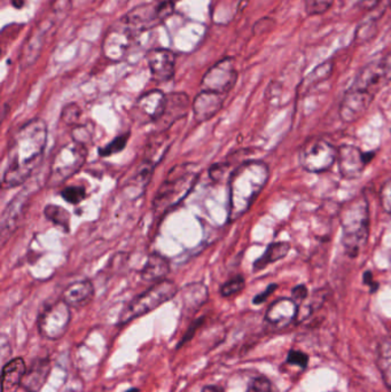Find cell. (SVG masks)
Here are the masks:
<instances>
[{
  "label": "cell",
  "mask_w": 391,
  "mask_h": 392,
  "mask_svg": "<svg viewBox=\"0 0 391 392\" xmlns=\"http://www.w3.org/2000/svg\"><path fill=\"white\" fill-rule=\"evenodd\" d=\"M95 296V288L90 280H78L64 289L62 300L70 307L81 309L86 307Z\"/></svg>",
  "instance_id": "obj_20"
},
{
  "label": "cell",
  "mask_w": 391,
  "mask_h": 392,
  "mask_svg": "<svg viewBox=\"0 0 391 392\" xmlns=\"http://www.w3.org/2000/svg\"><path fill=\"white\" fill-rule=\"evenodd\" d=\"M151 76L158 83L167 82L174 76L176 54L167 48H153L146 55Z\"/></svg>",
  "instance_id": "obj_15"
},
{
  "label": "cell",
  "mask_w": 391,
  "mask_h": 392,
  "mask_svg": "<svg viewBox=\"0 0 391 392\" xmlns=\"http://www.w3.org/2000/svg\"><path fill=\"white\" fill-rule=\"evenodd\" d=\"M378 368L381 370L382 377L391 392V337L383 340L380 343L378 352Z\"/></svg>",
  "instance_id": "obj_27"
},
{
  "label": "cell",
  "mask_w": 391,
  "mask_h": 392,
  "mask_svg": "<svg viewBox=\"0 0 391 392\" xmlns=\"http://www.w3.org/2000/svg\"><path fill=\"white\" fill-rule=\"evenodd\" d=\"M170 273V264L165 257L160 253H151L145 265L142 267V280L149 282L163 281L167 278V275Z\"/></svg>",
  "instance_id": "obj_21"
},
{
  "label": "cell",
  "mask_w": 391,
  "mask_h": 392,
  "mask_svg": "<svg viewBox=\"0 0 391 392\" xmlns=\"http://www.w3.org/2000/svg\"><path fill=\"white\" fill-rule=\"evenodd\" d=\"M27 367L22 358L8 361L3 370V392H15L22 384Z\"/></svg>",
  "instance_id": "obj_23"
},
{
  "label": "cell",
  "mask_w": 391,
  "mask_h": 392,
  "mask_svg": "<svg viewBox=\"0 0 391 392\" xmlns=\"http://www.w3.org/2000/svg\"><path fill=\"white\" fill-rule=\"evenodd\" d=\"M61 196L63 200L70 204H79L82 202L83 200L86 197L85 187L83 186H69L66 187L64 190L61 192Z\"/></svg>",
  "instance_id": "obj_33"
},
{
  "label": "cell",
  "mask_w": 391,
  "mask_h": 392,
  "mask_svg": "<svg viewBox=\"0 0 391 392\" xmlns=\"http://www.w3.org/2000/svg\"><path fill=\"white\" fill-rule=\"evenodd\" d=\"M165 98L167 94H164L160 90H151L144 93L137 100L136 105L133 106L131 118L140 125L156 123L163 111Z\"/></svg>",
  "instance_id": "obj_13"
},
{
  "label": "cell",
  "mask_w": 391,
  "mask_h": 392,
  "mask_svg": "<svg viewBox=\"0 0 391 392\" xmlns=\"http://www.w3.org/2000/svg\"><path fill=\"white\" fill-rule=\"evenodd\" d=\"M88 158L86 146L71 141L62 146L54 155L50 163L46 186L50 188L59 187L77 174Z\"/></svg>",
  "instance_id": "obj_6"
},
{
  "label": "cell",
  "mask_w": 391,
  "mask_h": 392,
  "mask_svg": "<svg viewBox=\"0 0 391 392\" xmlns=\"http://www.w3.org/2000/svg\"><path fill=\"white\" fill-rule=\"evenodd\" d=\"M287 361L291 365L306 367V365L309 363V357L301 351H290L288 354Z\"/></svg>",
  "instance_id": "obj_39"
},
{
  "label": "cell",
  "mask_w": 391,
  "mask_h": 392,
  "mask_svg": "<svg viewBox=\"0 0 391 392\" xmlns=\"http://www.w3.org/2000/svg\"><path fill=\"white\" fill-rule=\"evenodd\" d=\"M199 179L198 167L193 163L176 165L169 171L158 193L155 194L153 208L158 215H164L186 199Z\"/></svg>",
  "instance_id": "obj_4"
},
{
  "label": "cell",
  "mask_w": 391,
  "mask_h": 392,
  "mask_svg": "<svg viewBox=\"0 0 391 392\" xmlns=\"http://www.w3.org/2000/svg\"><path fill=\"white\" fill-rule=\"evenodd\" d=\"M277 285H270L268 286V288H266V289H265L264 291H263V293H261V294L257 295V296H255V298H254V304H261L263 303V302L266 301V298H268V296H270V295L273 294V291L275 290V289H277Z\"/></svg>",
  "instance_id": "obj_41"
},
{
  "label": "cell",
  "mask_w": 391,
  "mask_h": 392,
  "mask_svg": "<svg viewBox=\"0 0 391 392\" xmlns=\"http://www.w3.org/2000/svg\"><path fill=\"white\" fill-rule=\"evenodd\" d=\"M73 139L76 143L86 146L92 139L91 131L88 130L85 127H77L73 130Z\"/></svg>",
  "instance_id": "obj_38"
},
{
  "label": "cell",
  "mask_w": 391,
  "mask_h": 392,
  "mask_svg": "<svg viewBox=\"0 0 391 392\" xmlns=\"http://www.w3.org/2000/svg\"><path fill=\"white\" fill-rule=\"evenodd\" d=\"M245 286H246L245 278L242 275H237V276L230 279L228 281L225 282L224 285L221 286V296L223 298H231L233 295H237L238 293L243 290Z\"/></svg>",
  "instance_id": "obj_31"
},
{
  "label": "cell",
  "mask_w": 391,
  "mask_h": 392,
  "mask_svg": "<svg viewBox=\"0 0 391 392\" xmlns=\"http://www.w3.org/2000/svg\"><path fill=\"white\" fill-rule=\"evenodd\" d=\"M46 145L48 125L41 118L29 120L13 134L3 174L4 188H14L28 181L41 165Z\"/></svg>",
  "instance_id": "obj_1"
},
{
  "label": "cell",
  "mask_w": 391,
  "mask_h": 392,
  "mask_svg": "<svg viewBox=\"0 0 391 392\" xmlns=\"http://www.w3.org/2000/svg\"><path fill=\"white\" fill-rule=\"evenodd\" d=\"M81 114H82V111H81L78 105L68 104V105L63 107L62 111H61V120L67 125H76V124L78 123Z\"/></svg>",
  "instance_id": "obj_35"
},
{
  "label": "cell",
  "mask_w": 391,
  "mask_h": 392,
  "mask_svg": "<svg viewBox=\"0 0 391 392\" xmlns=\"http://www.w3.org/2000/svg\"><path fill=\"white\" fill-rule=\"evenodd\" d=\"M50 370L48 360H38L30 367V370H27L22 382L23 389L28 392L39 391L48 379Z\"/></svg>",
  "instance_id": "obj_24"
},
{
  "label": "cell",
  "mask_w": 391,
  "mask_h": 392,
  "mask_svg": "<svg viewBox=\"0 0 391 392\" xmlns=\"http://www.w3.org/2000/svg\"><path fill=\"white\" fill-rule=\"evenodd\" d=\"M338 148L325 139L309 140L299 152L301 167L310 174H322L335 164Z\"/></svg>",
  "instance_id": "obj_9"
},
{
  "label": "cell",
  "mask_w": 391,
  "mask_h": 392,
  "mask_svg": "<svg viewBox=\"0 0 391 392\" xmlns=\"http://www.w3.org/2000/svg\"><path fill=\"white\" fill-rule=\"evenodd\" d=\"M171 143L172 141L167 131H155L154 133H151L146 146L145 160L156 167L170 148Z\"/></svg>",
  "instance_id": "obj_22"
},
{
  "label": "cell",
  "mask_w": 391,
  "mask_h": 392,
  "mask_svg": "<svg viewBox=\"0 0 391 392\" xmlns=\"http://www.w3.org/2000/svg\"><path fill=\"white\" fill-rule=\"evenodd\" d=\"M11 1H12V5L15 8H21L25 5V0H11Z\"/></svg>",
  "instance_id": "obj_44"
},
{
  "label": "cell",
  "mask_w": 391,
  "mask_h": 392,
  "mask_svg": "<svg viewBox=\"0 0 391 392\" xmlns=\"http://www.w3.org/2000/svg\"><path fill=\"white\" fill-rule=\"evenodd\" d=\"M177 0H155L154 3L142 4L124 16L121 23L126 31L136 37L142 32L161 24L174 13Z\"/></svg>",
  "instance_id": "obj_5"
},
{
  "label": "cell",
  "mask_w": 391,
  "mask_h": 392,
  "mask_svg": "<svg viewBox=\"0 0 391 392\" xmlns=\"http://www.w3.org/2000/svg\"><path fill=\"white\" fill-rule=\"evenodd\" d=\"M44 215L48 220L66 232L70 230V214L64 208L55 204H48L44 208Z\"/></svg>",
  "instance_id": "obj_29"
},
{
  "label": "cell",
  "mask_w": 391,
  "mask_h": 392,
  "mask_svg": "<svg viewBox=\"0 0 391 392\" xmlns=\"http://www.w3.org/2000/svg\"><path fill=\"white\" fill-rule=\"evenodd\" d=\"M201 392H224V390L221 389V386H207L202 389Z\"/></svg>",
  "instance_id": "obj_43"
},
{
  "label": "cell",
  "mask_w": 391,
  "mask_h": 392,
  "mask_svg": "<svg viewBox=\"0 0 391 392\" xmlns=\"http://www.w3.org/2000/svg\"><path fill=\"white\" fill-rule=\"evenodd\" d=\"M270 179L263 161H247L232 172L228 194V222H235L252 208Z\"/></svg>",
  "instance_id": "obj_2"
},
{
  "label": "cell",
  "mask_w": 391,
  "mask_h": 392,
  "mask_svg": "<svg viewBox=\"0 0 391 392\" xmlns=\"http://www.w3.org/2000/svg\"><path fill=\"white\" fill-rule=\"evenodd\" d=\"M380 204L385 214L391 216V178L385 181L380 190Z\"/></svg>",
  "instance_id": "obj_36"
},
{
  "label": "cell",
  "mask_w": 391,
  "mask_h": 392,
  "mask_svg": "<svg viewBox=\"0 0 391 392\" xmlns=\"http://www.w3.org/2000/svg\"><path fill=\"white\" fill-rule=\"evenodd\" d=\"M308 298V288L304 285L296 286L291 291V298L297 304L304 301Z\"/></svg>",
  "instance_id": "obj_40"
},
{
  "label": "cell",
  "mask_w": 391,
  "mask_h": 392,
  "mask_svg": "<svg viewBox=\"0 0 391 392\" xmlns=\"http://www.w3.org/2000/svg\"><path fill=\"white\" fill-rule=\"evenodd\" d=\"M378 1H380V0H365V1H364V3L365 4H369V6H374V5H376V4H378Z\"/></svg>",
  "instance_id": "obj_45"
},
{
  "label": "cell",
  "mask_w": 391,
  "mask_h": 392,
  "mask_svg": "<svg viewBox=\"0 0 391 392\" xmlns=\"http://www.w3.org/2000/svg\"><path fill=\"white\" fill-rule=\"evenodd\" d=\"M340 224L344 251L350 258H356L365 249L369 237L371 216L365 196H357L342 206Z\"/></svg>",
  "instance_id": "obj_3"
},
{
  "label": "cell",
  "mask_w": 391,
  "mask_h": 392,
  "mask_svg": "<svg viewBox=\"0 0 391 392\" xmlns=\"http://www.w3.org/2000/svg\"><path fill=\"white\" fill-rule=\"evenodd\" d=\"M373 100L374 99L369 98L360 92L348 89L338 109L341 120L343 123H355L365 114L369 106L372 105Z\"/></svg>",
  "instance_id": "obj_16"
},
{
  "label": "cell",
  "mask_w": 391,
  "mask_h": 392,
  "mask_svg": "<svg viewBox=\"0 0 391 392\" xmlns=\"http://www.w3.org/2000/svg\"><path fill=\"white\" fill-rule=\"evenodd\" d=\"M188 95L184 92H172L167 94L163 111L156 120V131H167L176 122L186 116L191 108Z\"/></svg>",
  "instance_id": "obj_14"
},
{
  "label": "cell",
  "mask_w": 391,
  "mask_h": 392,
  "mask_svg": "<svg viewBox=\"0 0 391 392\" xmlns=\"http://www.w3.org/2000/svg\"><path fill=\"white\" fill-rule=\"evenodd\" d=\"M28 190H23L21 193L14 197V199L8 203L6 209L4 210L3 216H1V241L3 244L6 242L7 239L15 232L16 228L19 226L25 210L27 208V200H28L29 194L27 193Z\"/></svg>",
  "instance_id": "obj_17"
},
{
  "label": "cell",
  "mask_w": 391,
  "mask_h": 392,
  "mask_svg": "<svg viewBox=\"0 0 391 392\" xmlns=\"http://www.w3.org/2000/svg\"><path fill=\"white\" fill-rule=\"evenodd\" d=\"M363 280L364 284H365L366 286H369V288H371V291H376V289H378V282L374 281V279H373V274L372 273L369 272V271L364 273Z\"/></svg>",
  "instance_id": "obj_42"
},
{
  "label": "cell",
  "mask_w": 391,
  "mask_h": 392,
  "mask_svg": "<svg viewBox=\"0 0 391 392\" xmlns=\"http://www.w3.org/2000/svg\"><path fill=\"white\" fill-rule=\"evenodd\" d=\"M208 289L202 282H193L183 289L184 309L189 312H196L208 301Z\"/></svg>",
  "instance_id": "obj_26"
},
{
  "label": "cell",
  "mask_w": 391,
  "mask_h": 392,
  "mask_svg": "<svg viewBox=\"0 0 391 392\" xmlns=\"http://www.w3.org/2000/svg\"><path fill=\"white\" fill-rule=\"evenodd\" d=\"M70 307L66 302L50 304L39 316L38 329L44 339L60 340L69 327Z\"/></svg>",
  "instance_id": "obj_10"
},
{
  "label": "cell",
  "mask_w": 391,
  "mask_h": 392,
  "mask_svg": "<svg viewBox=\"0 0 391 392\" xmlns=\"http://www.w3.org/2000/svg\"><path fill=\"white\" fill-rule=\"evenodd\" d=\"M178 287L174 281L163 280L156 282L149 290L133 298L121 314L120 323H130L139 316H145L155 309L161 307L162 304L167 303L176 296Z\"/></svg>",
  "instance_id": "obj_7"
},
{
  "label": "cell",
  "mask_w": 391,
  "mask_h": 392,
  "mask_svg": "<svg viewBox=\"0 0 391 392\" xmlns=\"http://www.w3.org/2000/svg\"><path fill=\"white\" fill-rule=\"evenodd\" d=\"M299 314V307L293 298H280L271 304L265 314V320L277 327L287 326Z\"/></svg>",
  "instance_id": "obj_19"
},
{
  "label": "cell",
  "mask_w": 391,
  "mask_h": 392,
  "mask_svg": "<svg viewBox=\"0 0 391 392\" xmlns=\"http://www.w3.org/2000/svg\"><path fill=\"white\" fill-rule=\"evenodd\" d=\"M130 133H124L121 136H116L115 139L111 140V143L107 144L104 147L99 148V155L102 158H107V156L114 155L117 153L122 152L128 145L129 141Z\"/></svg>",
  "instance_id": "obj_30"
},
{
  "label": "cell",
  "mask_w": 391,
  "mask_h": 392,
  "mask_svg": "<svg viewBox=\"0 0 391 392\" xmlns=\"http://www.w3.org/2000/svg\"><path fill=\"white\" fill-rule=\"evenodd\" d=\"M335 0H306V12L309 15H320L327 12Z\"/></svg>",
  "instance_id": "obj_34"
},
{
  "label": "cell",
  "mask_w": 391,
  "mask_h": 392,
  "mask_svg": "<svg viewBox=\"0 0 391 392\" xmlns=\"http://www.w3.org/2000/svg\"><path fill=\"white\" fill-rule=\"evenodd\" d=\"M155 165L151 162L145 161L142 162V164L139 165L138 171H137V174L135 176V181L138 183L139 187H142L145 188L147 185H149V181H151V177H153V174H154Z\"/></svg>",
  "instance_id": "obj_32"
},
{
  "label": "cell",
  "mask_w": 391,
  "mask_h": 392,
  "mask_svg": "<svg viewBox=\"0 0 391 392\" xmlns=\"http://www.w3.org/2000/svg\"><path fill=\"white\" fill-rule=\"evenodd\" d=\"M238 80L233 57H225L212 66L201 80V91H210L227 95Z\"/></svg>",
  "instance_id": "obj_11"
},
{
  "label": "cell",
  "mask_w": 391,
  "mask_h": 392,
  "mask_svg": "<svg viewBox=\"0 0 391 392\" xmlns=\"http://www.w3.org/2000/svg\"><path fill=\"white\" fill-rule=\"evenodd\" d=\"M226 95L210 91H201L196 95L192 104L194 120L198 123H205L212 120L221 111Z\"/></svg>",
  "instance_id": "obj_18"
},
{
  "label": "cell",
  "mask_w": 391,
  "mask_h": 392,
  "mask_svg": "<svg viewBox=\"0 0 391 392\" xmlns=\"http://www.w3.org/2000/svg\"><path fill=\"white\" fill-rule=\"evenodd\" d=\"M290 250L289 242L286 241H281V242H273V244H268V247L265 250L262 256L257 258L252 265L254 272H259L263 270L266 269L268 265L275 264L277 260H281L284 257L287 256Z\"/></svg>",
  "instance_id": "obj_25"
},
{
  "label": "cell",
  "mask_w": 391,
  "mask_h": 392,
  "mask_svg": "<svg viewBox=\"0 0 391 392\" xmlns=\"http://www.w3.org/2000/svg\"><path fill=\"white\" fill-rule=\"evenodd\" d=\"M391 82V52L371 61L360 69L349 89L374 99Z\"/></svg>",
  "instance_id": "obj_8"
},
{
  "label": "cell",
  "mask_w": 391,
  "mask_h": 392,
  "mask_svg": "<svg viewBox=\"0 0 391 392\" xmlns=\"http://www.w3.org/2000/svg\"><path fill=\"white\" fill-rule=\"evenodd\" d=\"M331 71H333V64H331V61H327V62H324V64L317 66L306 78L303 79V82L301 83L300 85V91H309L311 88L317 85L319 83L329 78Z\"/></svg>",
  "instance_id": "obj_28"
},
{
  "label": "cell",
  "mask_w": 391,
  "mask_h": 392,
  "mask_svg": "<svg viewBox=\"0 0 391 392\" xmlns=\"http://www.w3.org/2000/svg\"><path fill=\"white\" fill-rule=\"evenodd\" d=\"M374 154L364 153L353 145H342L338 148V172L341 177L348 181L358 179L364 174L366 167L372 161Z\"/></svg>",
  "instance_id": "obj_12"
},
{
  "label": "cell",
  "mask_w": 391,
  "mask_h": 392,
  "mask_svg": "<svg viewBox=\"0 0 391 392\" xmlns=\"http://www.w3.org/2000/svg\"><path fill=\"white\" fill-rule=\"evenodd\" d=\"M389 5H390V8H391V0H389Z\"/></svg>",
  "instance_id": "obj_46"
},
{
  "label": "cell",
  "mask_w": 391,
  "mask_h": 392,
  "mask_svg": "<svg viewBox=\"0 0 391 392\" xmlns=\"http://www.w3.org/2000/svg\"><path fill=\"white\" fill-rule=\"evenodd\" d=\"M246 392H273L272 384L265 377H256L252 379Z\"/></svg>",
  "instance_id": "obj_37"
}]
</instances>
